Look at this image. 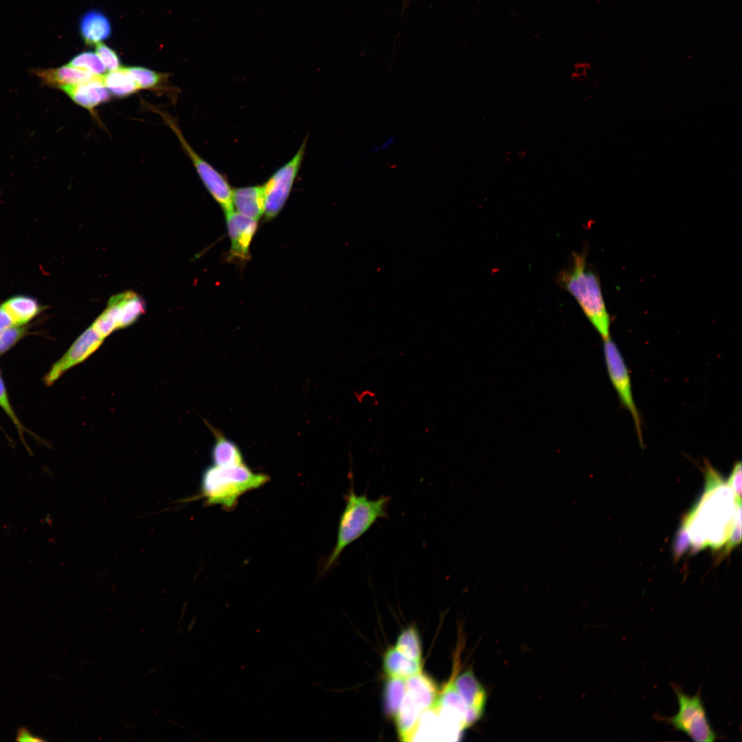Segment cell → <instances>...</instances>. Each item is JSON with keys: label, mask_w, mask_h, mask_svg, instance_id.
<instances>
[{"label": "cell", "mask_w": 742, "mask_h": 742, "mask_svg": "<svg viewBox=\"0 0 742 742\" xmlns=\"http://www.w3.org/2000/svg\"><path fill=\"white\" fill-rule=\"evenodd\" d=\"M23 326H11L0 333V356L13 346L24 335Z\"/></svg>", "instance_id": "cell-27"}, {"label": "cell", "mask_w": 742, "mask_h": 742, "mask_svg": "<svg viewBox=\"0 0 742 742\" xmlns=\"http://www.w3.org/2000/svg\"><path fill=\"white\" fill-rule=\"evenodd\" d=\"M383 666L388 677L404 679L422 671L421 662L407 657L395 647L385 651Z\"/></svg>", "instance_id": "cell-18"}, {"label": "cell", "mask_w": 742, "mask_h": 742, "mask_svg": "<svg viewBox=\"0 0 742 742\" xmlns=\"http://www.w3.org/2000/svg\"><path fill=\"white\" fill-rule=\"evenodd\" d=\"M14 326L15 325L14 324L10 316L0 305V333L5 329Z\"/></svg>", "instance_id": "cell-33"}, {"label": "cell", "mask_w": 742, "mask_h": 742, "mask_svg": "<svg viewBox=\"0 0 742 742\" xmlns=\"http://www.w3.org/2000/svg\"><path fill=\"white\" fill-rule=\"evenodd\" d=\"M454 683L462 701L468 708L467 721L476 723L483 716L487 700V693L477 679L472 669L469 668L456 674Z\"/></svg>", "instance_id": "cell-11"}, {"label": "cell", "mask_w": 742, "mask_h": 742, "mask_svg": "<svg viewBox=\"0 0 742 742\" xmlns=\"http://www.w3.org/2000/svg\"><path fill=\"white\" fill-rule=\"evenodd\" d=\"M394 140L395 137L394 136H391L381 144L372 147L371 148V151L376 153L387 149L394 143Z\"/></svg>", "instance_id": "cell-34"}, {"label": "cell", "mask_w": 742, "mask_h": 742, "mask_svg": "<svg viewBox=\"0 0 742 742\" xmlns=\"http://www.w3.org/2000/svg\"><path fill=\"white\" fill-rule=\"evenodd\" d=\"M406 693L404 679L390 677L384 686L383 699L386 714L394 717Z\"/></svg>", "instance_id": "cell-23"}, {"label": "cell", "mask_w": 742, "mask_h": 742, "mask_svg": "<svg viewBox=\"0 0 742 742\" xmlns=\"http://www.w3.org/2000/svg\"><path fill=\"white\" fill-rule=\"evenodd\" d=\"M80 35L87 45H93L107 39L111 34L109 19L99 10L85 13L80 20Z\"/></svg>", "instance_id": "cell-17"}, {"label": "cell", "mask_w": 742, "mask_h": 742, "mask_svg": "<svg viewBox=\"0 0 742 742\" xmlns=\"http://www.w3.org/2000/svg\"><path fill=\"white\" fill-rule=\"evenodd\" d=\"M1 306L10 316L14 324L22 326L32 320L40 311L37 302L26 296H15L9 298Z\"/></svg>", "instance_id": "cell-20"}, {"label": "cell", "mask_w": 742, "mask_h": 742, "mask_svg": "<svg viewBox=\"0 0 742 742\" xmlns=\"http://www.w3.org/2000/svg\"><path fill=\"white\" fill-rule=\"evenodd\" d=\"M456 662V664H454V668L449 680L445 684L443 688L440 690L438 698L436 704L453 709L460 712L466 719L468 708L462 701L454 683V679L458 671V659H457Z\"/></svg>", "instance_id": "cell-22"}, {"label": "cell", "mask_w": 742, "mask_h": 742, "mask_svg": "<svg viewBox=\"0 0 742 742\" xmlns=\"http://www.w3.org/2000/svg\"><path fill=\"white\" fill-rule=\"evenodd\" d=\"M95 52L107 69L112 71L120 67V59L117 54L106 45L97 43Z\"/></svg>", "instance_id": "cell-28"}, {"label": "cell", "mask_w": 742, "mask_h": 742, "mask_svg": "<svg viewBox=\"0 0 742 742\" xmlns=\"http://www.w3.org/2000/svg\"><path fill=\"white\" fill-rule=\"evenodd\" d=\"M603 355L610 381L620 403L632 416L639 442L642 445L641 418L633 398L629 369L618 346L611 337L603 340Z\"/></svg>", "instance_id": "cell-7"}, {"label": "cell", "mask_w": 742, "mask_h": 742, "mask_svg": "<svg viewBox=\"0 0 742 742\" xmlns=\"http://www.w3.org/2000/svg\"><path fill=\"white\" fill-rule=\"evenodd\" d=\"M345 506L339 517L335 545L326 560L324 571L333 567L343 551L364 535L379 519H388L389 495L370 499L366 493L357 494L353 477L344 496Z\"/></svg>", "instance_id": "cell-1"}, {"label": "cell", "mask_w": 742, "mask_h": 742, "mask_svg": "<svg viewBox=\"0 0 742 742\" xmlns=\"http://www.w3.org/2000/svg\"><path fill=\"white\" fill-rule=\"evenodd\" d=\"M104 339L91 326L86 329L52 366L44 377L45 383L52 385L69 369L82 363L99 348Z\"/></svg>", "instance_id": "cell-9"}, {"label": "cell", "mask_w": 742, "mask_h": 742, "mask_svg": "<svg viewBox=\"0 0 742 742\" xmlns=\"http://www.w3.org/2000/svg\"><path fill=\"white\" fill-rule=\"evenodd\" d=\"M231 248L229 258L239 261L249 258V246L257 230L258 221L247 218L234 210L225 212Z\"/></svg>", "instance_id": "cell-10"}, {"label": "cell", "mask_w": 742, "mask_h": 742, "mask_svg": "<svg viewBox=\"0 0 742 742\" xmlns=\"http://www.w3.org/2000/svg\"><path fill=\"white\" fill-rule=\"evenodd\" d=\"M420 713V709L406 692L394 716L397 733L401 741H411Z\"/></svg>", "instance_id": "cell-19"}, {"label": "cell", "mask_w": 742, "mask_h": 742, "mask_svg": "<svg viewBox=\"0 0 742 742\" xmlns=\"http://www.w3.org/2000/svg\"><path fill=\"white\" fill-rule=\"evenodd\" d=\"M741 518H739L734 526L726 548V550L727 551L730 550L733 547L741 542Z\"/></svg>", "instance_id": "cell-31"}, {"label": "cell", "mask_w": 742, "mask_h": 742, "mask_svg": "<svg viewBox=\"0 0 742 742\" xmlns=\"http://www.w3.org/2000/svg\"><path fill=\"white\" fill-rule=\"evenodd\" d=\"M728 484L739 504H741V462H737L731 472Z\"/></svg>", "instance_id": "cell-30"}, {"label": "cell", "mask_w": 742, "mask_h": 742, "mask_svg": "<svg viewBox=\"0 0 742 742\" xmlns=\"http://www.w3.org/2000/svg\"><path fill=\"white\" fill-rule=\"evenodd\" d=\"M269 480L267 474L253 471L245 463L227 466L212 464L202 473L201 493L206 504L231 510L242 495L262 487Z\"/></svg>", "instance_id": "cell-3"}, {"label": "cell", "mask_w": 742, "mask_h": 742, "mask_svg": "<svg viewBox=\"0 0 742 742\" xmlns=\"http://www.w3.org/2000/svg\"><path fill=\"white\" fill-rule=\"evenodd\" d=\"M0 407L11 419L14 425L16 426L17 431L21 436H23L24 427L19 421L16 416L8 398V395L5 387V384L0 374Z\"/></svg>", "instance_id": "cell-29"}, {"label": "cell", "mask_w": 742, "mask_h": 742, "mask_svg": "<svg viewBox=\"0 0 742 742\" xmlns=\"http://www.w3.org/2000/svg\"><path fill=\"white\" fill-rule=\"evenodd\" d=\"M67 65L93 75H102L106 71V67L98 56L93 52H83L76 54Z\"/></svg>", "instance_id": "cell-26"}, {"label": "cell", "mask_w": 742, "mask_h": 742, "mask_svg": "<svg viewBox=\"0 0 742 742\" xmlns=\"http://www.w3.org/2000/svg\"><path fill=\"white\" fill-rule=\"evenodd\" d=\"M205 423L215 439L211 450L213 464L227 466L244 464L243 456L238 446L227 438L219 429L207 422Z\"/></svg>", "instance_id": "cell-16"}, {"label": "cell", "mask_w": 742, "mask_h": 742, "mask_svg": "<svg viewBox=\"0 0 742 742\" xmlns=\"http://www.w3.org/2000/svg\"><path fill=\"white\" fill-rule=\"evenodd\" d=\"M405 681L406 692L421 712L436 705L440 690L429 676L421 671Z\"/></svg>", "instance_id": "cell-14"}, {"label": "cell", "mask_w": 742, "mask_h": 742, "mask_svg": "<svg viewBox=\"0 0 742 742\" xmlns=\"http://www.w3.org/2000/svg\"><path fill=\"white\" fill-rule=\"evenodd\" d=\"M157 113L177 135L183 149L192 161L199 177L211 196L225 212L233 210V189L227 178L194 151L185 139L175 119L165 112L158 111Z\"/></svg>", "instance_id": "cell-5"}, {"label": "cell", "mask_w": 742, "mask_h": 742, "mask_svg": "<svg viewBox=\"0 0 742 742\" xmlns=\"http://www.w3.org/2000/svg\"><path fill=\"white\" fill-rule=\"evenodd\" d=\"M394 647L407 657L421 662V642L416 627L411 626L403 630L398 636Z\"/></svg>", "instance_id": "cell-24"}, {"label": "cell", "mask_w": 742, "mask_h": 742, "mask_svg": "<svg viewBox=\"0 0 742 742\" xmlns=\"http://www.w3.org/2000/svg\"><path fill=\"white\" fill-rule=\"evenodd\" d=\"M233 208L238 213L258 221L264 214L262 186H251L233 189Z\"/></svg>", "instance_id": "cell-15"}, {"label": "cell", "mask_w": 742, "mask_h": 742, "mask_svg": "<svg viewBox=\"0 0 742 742\" xmlns=\"http://www.w3.org/2000/svg\"><path fill=\"white\" fill-rule=\"evenodd\" d=\"M145 302L133 291L112 296L106 309L95 320L96 327L105 335L128 327L144 313Z\"/></svg>", "instance_id": "cell-8"}, {"label": "cell", "mask_w": 742, "mask_h": 742, "mask_svg": "<svg viewBox=\"0 0 742 742\" xmlns=\"http://www.w3.org/2000/svg\"><path fill=\"white\" fill-rule=\"evenodd\" d=\"M102 75H95L91 79L77 85L61 88L76 104L94 115L95 109L108 102L111 94L103 84Z\"/></svg>", "instance_id": "cell-12"}, {"label": "cell", "mask_w": 742, "mask_h": 742, "mask_svg": "<svg viewBox=\"0 0 742 742\" xmlns=\"http://www.w3.org/2000/svg\"><path fill=\"white\" fill-rule=\"evenodd\" d=\"M16 740L17 741H30V742H42L45 739L39 736L32 734L30 730L25 727H21L19 728L16 733Z\"/></svg>", "instance_id": "cell-32"}, {"label": "cell", "mask_w": 742, "mask_h": 742, "mask_svg": "<svg viewBox=\"0 0 742 742\" xmlns=\"http://www.w3.org/2000/svg\"><path fill=\"white\" fill-rule=\"evenodd\" d=\"M671 687L677 700L678 710L671 717L655 715V719L684 732L694 741L712 742L719 739L708 719L701 688L694 695H689L679 684L671 683Z\"/></svg>", "instance_id": "cell-4"}, {"label": "cell", "mask_w": 742, "mask_h": 742, "mask_svg": "<svg viewBox=\"0 0 742 742\" xmlns=\"http://www.w3.org/2000/svg\"><path fill=\"white\" fill-rule=\"evenodd\" d=\"M561 285L577 301L588 320L603 340L610 337L611 318L607 310L598 275L587 262L584 253H572V262L559 276Z\"/></svg>", "instance_id": "cell-2"}, {"label": "cell", "mask_w": 742, "mask_h": 742, "mask_svg": "<svg viewBox=\"0 0 742 742\" xmlns=\"http://www.w3.org/2000/svg\"><path fill=\"white\" fill-rule=\"evenodd\" d=\"M126 69L139 89L152 91L159 89L168 78L166 74L157 72L146 67L134 66L126 67Z\"/></svg>", "instance_id": "cell-25"}, {"label": "cell", "mask_w": 742, "mask_h": 742, "mask_svg": "<svg viewBox=\"0 0 742 742\" xmlns=\"http://www.w3.org/2000/svg\"><path fill=\"white\" fill-rule=\"evenodd\" d=\"M306 138L295 155L276 170L262 186L264 215L268 220L275 218L284 207L301 167L306 150Z\"/></svg>", "instance_id": "cell-6"}, {"label": "cell", "mask_w": 742, "mask_h": 742, "mask_svg": "<svg viewBox=\"0 0 742 742\" xmlns=\"http://www.w3.org/2000/svg\"><path fill=\"white\" fill-rule=\"evenodd\" d=\"M32 73L43 85L59 89L85 82L95 76L68 65L56 68L34 69Z\"/></svg>", "instance_id": "cell-13"}, {"label": "cell", "mask_w": 742, "mask_h": 742, "mask_svg": "<svg viewBox=\"0 0 742 742\" xmlns=\"http://www.w3.org/2000/svg\"><path fill=\"white\" fill-rule=\"evenodd\" d=\"M102 79L110 94L117 98L130 96L139 90L126 67L112 70L102 75Z\"/></svg>", "instance_id": "cell-21"}]
</instances>
